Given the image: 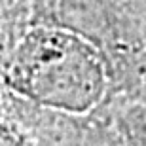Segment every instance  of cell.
Returning a JSON list of instances; mask_svg holds the SVG:
<instances>
[{"label": "cell", "instance_id": "obj_1", "mask_svg": "<svg viewBox=\"0 0 146 146\" xmlns=\"http://www.w3.org/2000/svg\"><path fill=\"white\" fill-rule=\"evenodd\" d=\"M8 78L31 101L63 112H87L104 91L103 59L65 31L31 33L17 48Z\"/></svg>", "mask_w": 146, "mask_h": 146}, {"label": "cell", "instance_id": "obj_2", "mask_svg": "<svg viewBox=\"0 0 146 146\" xmlns=\"http://www.w3.org/2000/svg\"><path fill=\"white\" fill-rule=\"evenodd\" d=\"M0 146H21L6 127H0Z\"/></svg>", "mask_w": 146, "mask_h": 146}]
</instances>
